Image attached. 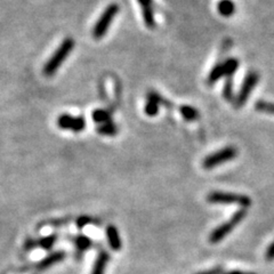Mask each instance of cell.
<instances>
[{"label":"cell","instance_id":"1","mask_svg":"<svg viewBox=\"0 0 274 274\" xmlns=\"http://www.w3.org/2000/svg\"><path fill=\"white\" fill-rule=\"evenodd\" d=\"M73 48L74 40L72 38H67V39L63 40L62 44L60 45L55 53L51 55V58L47 61L44 69H42V73H44L45 77H53L64 61L68 59L69 54L73 50Z\"/></svg>","mask_w":274,"mask_h":274},{"label":"cell","instance_id":"2","mask_svg":"<svg viewBox=\"0 0 274 274\" xmlns=\"http://www.w3.org/2000/svg\"><path fill=\"white\" fill-rule=\"evenodd\" d=\"M207 200L209 204L214 205H238L243 209L252 205V199L248 196L238 195V193H228V192H211L208 195Z\"/></svg>","mask_w":274,"mask_h":274},{"label":"cell","instance_id":"3","mask_svg":"<svg viewBox=\"0 0 274 274\" xmlns=\"http://www.w3.org/2000/svg\"><path fill=\"white\" fill-rule=\"evenodd\" d=\"M239 69V61L237 59H228L217 63L208 75V85H214L222 78H232L235 71Z\"/></svg>","mask_w":274,"mask_h":274},{"label":"cell","instance_id":"4","mask_svg":"<svg viewBox=\"0 0 274 274\" xmlns=\"http://www.w3.org/2000/svg\"><path fill=\"white\" fill-rule=\"evenodd\" d=\"M245 215H247V210L243 209V208H241V209L235 212V214L231 217L228 222H225V223L220 225L218 228H216L214 231H212L209 235V242L218 243L220 241H222L226 237V235L232 232L235 226L242 222Z\"/></svg>","mask_w":274,"mask_h":274},{"label":"cell","instance_id":"5","mask_svg":"<svg viewBox=\"0 0 274 274\" xmlns=\"http://www.w3.org/2000/svg\"><path fill=\"white\" fill-rule=\"evenodd\" d=\"M258 81H259V74L257 72L250 71V72L247 73L242 84H241V87L239 89L237 96H235L233 100V105L235 108L242 107L244 104L247 103L248 98L252 95L254 88L257 86Z\"/></svg>","mask_w":274,"mask_h":274},{"label":"cell","instance_id":"6","mask_svg":"<svg viewBox=\"0 0 274 274\" xmlns=\"http://www.w3.org/2000/svg\"><path fill=\"white\" fill-rule=\"evenodd\" d=\"M119 13V6L117 4H111L105 8V11L103 12L101 17L98 18L95 26L93 29V37L94 39L100 40L106 34L108 28H110L111 23L115 20L117 14Z\"/></svg>","mask_w":274,"mask_h":274},{"label":"cell","instance_id":"7","mask_svg":"<svg viewBox=\"0 0 274 274\" xmlns=\"http://www.w3.org/2000/svg\"><path fill=\"white\" fill-rule=\"evenodd\" d=\"M238 155V150L234 148L233 145H229L225 146L224 149H222L220 151H217V152L209 154L208 157L204 160V168L205 169H212L215 167H218L220 165L231 161V160H233L237 158Z\"/></svg>","mask_w":274,"mask_h":274},{"label":"cell","instance_id":"8","mask_svg":"<svg viewBox=\"0 0 274 274\" xmlns=\"http://www.w3.org/2000/svg\"><path fill=\"white\" fill-rule=\"evenodd\" d=\"M58 125L61 129L71 130L73 133H80L86 127V120L83 117H72L70 115H62L59 117Z\"/></svg>","mask_w":274,"mask_h":274},{"label":"cell","instance_id":"9","mask_svg":"<svg viewBox=\"0 0 274 274\" xmlns=\"http://www.w3.org/2000/svg\"><path fill=\"white\" fill-rule=\"evenodd\" d=\"M139 4L142 7V14H143L145 25L150 28V29H153L155 26V20L152 9V0H139Z\"/></svg>","mask_w":274,"mask_h":274},{"label":"cell","instance_id":"10","mask_svg":"<svg viewBox=\"0 0 274 274\" xmlns=\"http://www.w3.org/2000/svg\"><path fill=\"white\" fill-rule=\"evenodd\" d=\"M106 238H107V242L110 244V247L112 250L115 252H119L121 249V239H120V234L118 232V229L115 225H108L106 228Z\"/></svg>","mask_w":274,"mask_h":274},{"label":"cell","instance_id":"11","mask_svg":"<svg viewBox=\"0 0 274 274\" xmlns=\"http://www.w3.org/2000/svg\"><path fill=\"white\" fill-rule=\"evenodd\" d=\"M64 258H65V253L55 252L53 254H50L49 256H47L46 258L42 259V261L38 264V268H39V270H46V268H49L50 266L55 265L56 263L63 261Z\"/></svg>","mask_w":274,"mask_h":274},{"label":"cell","instance_id":"12","mask_svg":"<svg viewBox=\"0 0 274 274\" xmlns=\"http://www.w3.org/2000/svg\"><path fill=\"white\" fill-rule=\"evenodd\" d=\"M108 259H110V256H108V254L106 252H101L98 254L95 264H94L92 274H104Z\"/></svg>","mask_w":274,"mask_h":274},{"label":"cell","instance_id":"13","mask_svg":"<svg viewBox=\"0 0 274 274\" xmlns=\"http://www.w3.org/2000/svg\"><path fill=\"white\" fill-rule=\"evenodd\" d=\"M217 9H218V13L222 16L230 17L235 12V5L232 0H221L217 5Z\"/></svg>","mask_w":274,"mask_h":274},{"label":"cell","instance_id":"14","mask_svg":"<svg viewBox=\"0 0 274 274\" xmlns=\"http://www.w3.org/2000/svg\"><path fill=\"white\" fill-rule=\"evenodd\" d=\"M179 112H181L182 117L187 121H196L199 118V112L196 107L190 105H183L179 107Z\"/></svg>","mask_w":274,"mask_h":274},{"label":"cell","instance_id":"15","mask_svg":"<svg viewBox=\"0 0 274 274\" xmlns=\"http://www.w3.org/2000/svg\"><path fill=\"white\" fill-rule=\"evenodd\" d=\"M255 108H256V111L261 113L274 116V103L272 102L259 100L258 102L255 103Z\"/></svg>","mask_w":274,"mask_h":274},{"label":"cell","instance_id":"16","mask_svg":"<svg viewBox=\"0 0 274 274\" xmlns=\"http://www.w3.org/2000/svg\"><path fill=\"white\" fill-rule=\"evenodd\" d=\"M93 120L97 122V124H105V122H108L111 119V115L110 112H107L106 110H102V108H97L93 112Z\"/></svg>","mask_w":274,"mask_h":274},{"label":"cell","instance_id":"17","mask_svg":"<svg viewBox=\"0 0 274 274\" xmlns=\"http://www.w3.org/2000/svg\"><path fill=\"white\" fill-rule=\"evenodd\" d=\"M117 131H118L117 126L115 124H113V122H111V121L105 122V124H102L97 128V133L98 134H102V135H105V136H113V135H116Z\"/></svg>","mask_w":274,"mask_h":274},{"label":"cell","instance_id":"18","mask_svg":"<svg viewBox=\"0 0 274 274\" xmlns=\"http://www.w3.org/2000/svg\"><path fill=\"white\" fill-rule=\"evenodd\" d=\"M223 96L228 102H233L234 95H233V81L232 78H226V81L223 88Z\"/></svg>","mask_w":274,"mask_h":274},{"label":"cell","instance_id":"19","mask_svg":"<svg viewBox=\"0 0 274 274\" xmlns=\"http://www.w3.org/2000/svg\"><path fill=\"white\" fill-rule=\"evenodd\" d=\"M75 244H77V248L80 250V252H85L87 250L89 247H91L92 241L86 235H79L75 240Z\"/></svg>","mask_w":274,"mask_h":274},{"label":"cell","instance_id":"20","mask_svg":"<svg viewBox=\"0 0 274 274\" xmlns=\"http://www.w3.org/2000/svg\"><path fill=\"white\" fill-rule=\"evenodd\" d=\"M159 106H160V104L158 102L149 100L148 104L145 105V110L144 111L149 117H154V116H157L159 113Z\"/></svg>","mask_w":274,"mask_h":274},{"label":"cell","instance_id":"21","mask_svg":"<svg viewBox=\"0 0 274 274\" xmlns=\"http://www.w3.org/2000/svg\"><path fill=\"white\" fill-rule=\"evenodd\" d=\"M56 241V235H49V237H45L42 238L39 241V244L42 249L49 250L51 247H53V244L55 243Z\"/></svg>","mask_w":274,"mask_h":274},{"label":"cell","instance_id":"22","mask_svg":"<svg viewBox=\"0 0 274 274\" xmlns=\"http://www.w3.org/2000/svg\"><path fill=\"white\" fill-rule=\"evenodd\" d=\"M224 270L222 266H216L214 268H210V270H207V271H204V272H199L197 274H223Z\"/></svg>","mask_w":274,"mask_h":274},{"label":"cell","instance_id":"23","mask_svg":"<svg viewBox=\"0 0 274 274\" xmlns=\"http://www.w3.org/2000/svg\"><path fill=\"white\" fill-rule=\"evenodd\" d=\"M265 256H266L267 261H273L274 259V241L270 244V247L267 248Z\"/></svg>","mask_w":274,"mask_h":274},{"label":"cell","instance_id":"24","mask_svg":"<svg viewBox=\"0 0 274 274\" xmlns=\"http://www.w3.org/2000/svg\"><path fill=\"white\" fill-rule=\"evenodd\" d=\"M224 274H256V273H253V272H242V271H231V272L224 273Z\"/></svg>","mask_w":274,"mask_h":274}]
</instances>
